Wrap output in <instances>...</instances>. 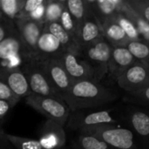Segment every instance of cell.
Wrapping results in <instances>:
<instances>
[{
	"label": "cell",
	"mask_w": 149,
	"mask_h": 149,
	"mask_svg": "<svg viewBox=\"0 0 149 149\" xmlns=\"http://www.w3.org/2000/svg\"><path fill=\"white\" fill-rule=\"evenodd\" d=\"M119 97L116 92L100 83L79 81L73 83L62 99L71 113H74L107 106L117 100Z\"/></svg>",
	"instance_id": "6da1fadb"
},
{
	"label": "cell",
	"mask_w": 149,
	"mask_h": 149,
	"mask_svg": "<svg viewBox=\"0 0 149 149\" xmlns=\"http://www.w3.org/2000/svg\"><path fill=\"white\" fill-rule=\"evenodd\" d=\"M93 135L113 149H136L137 142L134 133L120 125H104L90 127L79 132Z\"/></svg>",
	"instance_id": "7a4b0ae2"
},
{
	"label": "cell",
	"mask_w": 149,
	"mask_h": 149,
	"mask_svg": "<svg viewBox=\"0 0 149 149\" xmlns=\"http://www.w3.org/2000/svg\"><path fill=\"white\" fill-rule=\"evenodd\" d=\"M25 103L43 114L46 120H53L65 127L71 115L70 108L61 98L40 96L31 93L25 99Z\"/></svg>",
	"instance_id": "3957f363"
},
{
	"label": "cell",
	"mask_w": 149,
	"mask_h": 149,
	"mask_svg": "<svg viewBox=\"0 0 149 149\" xmlns=\"http://www.w3.org/2000/svg\"><path fill=\"white\" fill-rule=\"evenodd\" d=\"M20 69L26 77L31 93L40 96L62 99V97L51 86L42 69L40 61L31 58L25 62Z\"/></svg>",
	"instance_id": "277c9868"
},
{
	"label": "cell",
	"mask_w": 149,
	"mask_h": 149,
	"mask_svg": "<svg viewBox=\"0 0 149 149\" xmlns=\"http://www.w3.org/2000/svg\"><path fill=\"white\" fill-rule=\"evenodd\" d=\"M113 109L99 110L94 112L78 111L72 113L67 121L68 127L82 131L86 128L104 125H120V120L113 116Z\"/></svg>",
	"instance_id": "5b68a950"
},
{
	"label": "cell",
	"mask_w": 149,
	"mask_h": 149,
	"mask_svg": "<svg viewBox=\"0 0 149 149\" xmlns=\"http://www.w3.org/2000/svg\"><path fill=\"white\" fill-rule=\"evenodd\" d=\"M58 60L66 71L72 83L79 81H93L100 83L94 68L84 58L65 52Z\"/></svg>",
	"instance_id": "8992f818"
},
{
	"label": "cell",
	"mask_w": 149,
	"mask_h": 149,
	"mask_svg": "<svg viewBox=\"0 0 149 149\" xmlns=\"http://www.w3.org/2000/svg\"><path fill=\"white\" fill-rule=\"evenodd\" d=\"M113 46L104 38L81 50L80 56L86 60L96 71L100 81L108 72V62L112 54Z\"/></svg>",
	"instance_id": "52a82bcc"
},
{
	"label": "cell",
	"mask_w": 149,
	"mask_h": 149,
	"mask_svg": "<svg viewBox=\"0 0 149 149\" xmlns=\"http://www.w3.org/2000/svg\"><path fill=\"white\" fill-rule=\"evenodd\" d=\"M116 82L127 94L141 90L149 86V64L136 61L116 79Z\"/></svg>",
	"instance_id": "ba28073f"
},
{
	"label": "cell",
	"mask_w": 149,
	"mask_h": 149,
	"mask_svg": "<svg viewBox=\"0 0 149 149\" xmlns=\"http://www.w3.org/2000/svg\"><path fill=\"white\" fill-rule=\"evenodd\" d=\"M41 66L52 88L63 98L73 83L58 58L46 59Z\"/></svg>",
	"instance_id": "9c48e42d"
},
{
	"label": "cell",
	"mask_w": 149,
	"mask_h": 149,
	"mask_svg": "<svg viewBox=\"0 0 149 149\" xmlns=\"http://www.w3.org/2000/svg\"><path fill=\"white\" fill-rule=\"evenodd\" d=\"M38 140L43 149H62L66 141L64 127L53 120H46L41 127Z\"/></svg>",
	"instance_id": "30bf717a"
},
{
	"label": "cell",
	"mask_w": 149,
	"mask_h": 149,
	"mask_svg": "<svg viewBox=\"0 0 149 149\" xmlns=\"http://www.w3.org/2000/svg\"><path fill=\"white\" fill-rule=\"evenodd\" d=\"M13 23L24 45L36 59L37 44L42 32L44 31L45 24L30 19L18 18H16Z\"/></svg>",
	"instance_id": "8fae6325"
},
{
	"label": "cell",
	"mask_w": 149,
	"mask_h": 149,
	"mask_svg": "<svg viewBox=\"0 0 149 149\" xmlns=\"http://www.w3.org/2000/svg\"><path fill=\"white\" fill-rule=\"evenodd\" d=\"M0 81L4 83L20 100L25 99L31 93L26 77L20 68L0 67Z\"/></svg>",
	"instance_id": "7c38bea8"
},
{
	"label": "cell",
	"mask_w": 149,
	"mask_h": 149,
	"mask_svg": "<svg viewBox=\"0 0 149 149\" xmlns=\"http://www.w3.org/2000/svg\"><path fill=\"white\" fill-rule=\"evenodd\" d=\"M93 16L100 25L121 13L125 0H88Z\"/></svg>",
	"instance_id": "4fadbf2b"
},
{
	"label": "cell",
	"mask_w": 149,
	"mask_h": 149,
	"mask_svg": "<svg viewBox=\"0 0 149 149\" xmlns=\"http://www.w3.org/2000/svg\"><path fill=\"white\" fill-rule=\"evenodd\" d=\"M35 58L30 52L17 29L0 42V63L12 57Z\"/></svg>",
	"instance_id": "5bb4252c"
},
{
	"label": "cell",
	"mask_w": 149,
	"mask_h": 149,
	"mask_svg": "<svg viewBox=\"0 0 149 149\" xmlns=\"http://www.w3.org/2000/svg\"><path fill=\"white\" fill-rule=\"evenodd\" d=\"M137 60L133 57L127 47H113L108 62L107 74L111 79H116Z\"/></svg>",
	"instance_id": "9a60e30c"
},
{
	"label": "cell",
	"mask_w": 149,
	"mask_h": 149,
	"mask_svg": "<svg viewBox=\"0 0 149 149\" xmlns=\"http://www.w3.org/2000/svg\"><path fill=\"white\" fill-rule=\"evenodd\" d=\"M64 52L58 40L49 31H44L37 44L36 59L43 62L49 58H58Z\"/></svg>",
	"instance_id": "2e32d148"
},
{
	"label": "cell",
	"mask_w": 149,
	"mask_h": 149,
	"mask_svg": "<svg viewBox=\"0 0 149 149\" xmlns=\"http://www.w3.org/2000/svg\"><path fill=\"white\" fill-rule=\"evenodd\" d=\"M76 39L81 50L104 39L101 27L94 17L86 20L78 27Z\"/></svg>",
	"instance_id": "e0dca14e"
},
{
	"label": "cell",
	"mask_w": 149,
	"mask_h": 149,
	"mask_svg": "<svg viewBox=\"0 0 149 149\" xmlns=\"http://www.w3.org/2000/svg\"><path fill=\"white\" fill-rule=\"evenodd\" d=\"M127 118L134 133L141 139L149 140V112L132 106L127 109Z\"/></svg>",
	"instance_id": "ac0fdd59"
},
{
	"label": "cell",
	"mask_w": 149,
	"mask_h": 149,
	"mask_svg": "<svg viewBox=\"0 0 149 149\" xmlns=\"http://www.w3.org/2000/svg\"><path fill=\"white\" fill-rule=\"evenodd\" d=\"M44 31L52 33L58 40L65 52L72 53L77 56H80L81 47L79 46L77 39L75 38V37L65 31L58 22L45 24Z\"/></svg>",
	"instance_id": "d6986e66"
},
{
	"label": "cell",
	"mask_w": 149,
	"mask_h": 149,
	"mask_svg": "<svg viewBox=\"0 0 149 149\" xmlns=\"http://www.w3.org/2000/svg\"><path fill=\"white\" fill-rule=\"evenodd\" d=\"M101 30L104 38L113 47H126L130 41L115 19L103 24Z\"/></svg>",
	"instance_id": "ffe728a7"
},
{
	"label": "cell",
	"mask_w": 149,
	"mask_h": 149,
	"mask_svg": "<svg viewBox=\"0 0 149 149\" xmlns=\"http://www.w3.org/2000/svg\"><path fill=\"white\" fill-rule=\"evenodd\" d=\"M65 7L74 19L77 29L86 20L93 17L88 0H65Z\"/></svg>",
	"instance_id": "44dd1931"
},
{
	"label": "cell",
	"mask_w": 149,
	"mask_h": 149,
	"mask_svg": "<svg viewBox=\"0 0 149 149\" xmlns=\"http://www.w3.org/2000/svg\"><path fill=\"white\" fill-rule=\"evenodd\" d=\"M121 13L133 22L140 33L141 39L147 43H149V22L143 18L137 11H135L130 6L127 0H125L124 2Z\"/></svg>",
	"instance_id": "7402d4cb"
},
{
	"label": "cell",
	"mask_w": 149,
	"mask_h": 149,
	"mask_svg": "<svg viewBox=\"0 0 149 149\" xmlns=\"http://www.w3.org/2000/svg\"><path fill=\"white\" fill-rule=\"evenodd\" d=\"M75 149H113L99 138L86 134H79L74 143Z\"/></svg>",
	"instance_id": "603a6c76"
},
{
	"label": "cell",
	"mask_w": 149,
	"mask_h": 149,
	"mask_svg": "<svg viewBox=\"0 0 149 149\" xmlns=\"http://www.w3.org/2000/svg\"><path fill=\"white\" fill-rule=\"evenodd\" d=\"M65 9V0H47L45 6V24L58 22Z\"/></svg>",
	"instance_id": "cb8c5ba5"
},
{
	"label": "cell",
	"mask_w": 149,
	"mask_h": 149,
	"mask_svg": "<svg viewBox=\"0 0 149 149\" xmlns=\"http://www.w3.org/2000/svg\"><path fill=\"white\" fill-rule=\"evenodd\" d=\"M25 0H0V10L10 21H14L24 5Z\"/></svg>",
	"instance_id": "d4e9b609"
},
{
	"label": "cell",
	"mask_w": 149,
	"mask_h": 149,
	"mask_svg": "<svg viewBox=\"0 0 149 149\" xmlns=\"http://www.w3.org/2000/svg\"><path fill=\"white\" fill-rule=\"evenodd\" d=\"M126 47L137 61L149 64V43L143 40L129 41Z\"/></svg>",
	"instance_id": "484cf974"
},
{
	"label": "cell",
	"mask_w": 149,
	"mask_h": 149,
	"mask_svg": "<svg viewBox=\"0 0 149 149\" xmlns=\"http://www.w3.org/2000/svg\"><path fill=\"white\" fill-rule=\"evenodd\" d=\"M5 136L14 149H43L38 139L17 136L5 133Z\"/></svg>",
	"instance_id": "4316f807"
},
{
	"label": "cell",
	"mask_w": 149,
	"mask_h": 149,
	"mask_svg": "<svg viewBox=\"0 0 149 149\" xmlns=\"http://www.w3.org/2000/svg\"><path fill=\"white\" fill-rule=\"evenodd\" d=\"M123 100L129 105L149 107V86L136 93L130 94L127 93L124 96Z\"/></svg>",
	"instance_id": "83f0119b"
},
{
	"label": "cell",
	"mask_w": 149,
	"mask_h": 149,
	"mask_svg": "<svg viewBox=\"0 0 149 149\" xmlns=\"http://www.w3.org/2000/svg\"><path fill=\"white\" fill-rule=\"evenodd\" d=\"M115 21L123 29V31H125L126 35L127 36V38H129L130 41H139V40H142L141 38V36H140V33H139L137 28L135 27V25L133 24V22L131 20H129L122 13L119 14L116 17Z\"/></svg>",
	"instance_id": "f1b7e54d"
},
{
	"label": "cell",
	"mask_w": 149,
	"mask_h": 149,
	"mask_svg": "<svg viewBox=\"0 0 149 149\" xmlns=\"http://www.w3.org/2000/svg\"><path fill=\"white\" fill-rule=\"evenodd\" d=\"M58 23L65 31H67L68 33H70L71 35L75 37V38H76L77 24H76L74 19L72 18V17L71 16V14L69 13V11L67 10L66 7L63 10Z\"/></svg>",
	"instance_id": "f546056e"
},
{
	"label": "cell",
	"mask_w": 149,
	"mask_h": 149,
	"mask_svg": "<svg viewBox=\"0 0 149 149\" xmlns=\"http://www.w3.org/2000/svg\"><path fill=\"white\" fill-rule=\"evenodd\" d=\"M130 6L149 22V0H127Z\"/></svg>",
	"instance_id": "4dcf8cb0"
},
{
	"label": "cell",
	"mask_w": 149,
	"mask_h": 149,
	"mask_svg": "<svg viewBox=\"0 0 149 149\" xmlns=\"http://www.w3.org/2000/svg\"><path fill=\"white\" fill-rule=\"evenodd\" d=\"M44 1L45 0H25L24 5L17 18L18 19L27 18V17L31 12H33L39 5H41Z\"/></svg>",
	"instance_id": "1f68e13d"
},
{
	"label": "cell",
	"mask_w": 149,
	"mask_h": 149,
	"mask_svg": "<svg viewBox=\"0 0 149 149\" xmlns=\"http://www.w3.org/2000/svg\"><path fill=\"white\" fill-rule=\"evenodd\" d=\"M0 100H7L16 106L21 100L18 99L11 91L10 89L2 81H0Z\"/></svg>",
	"instance_id": "d6a6232c"
},
{
	"label": "cell",
	"mask_w": 149,
	"mask_h": 149,
	"mask_svg": "<svg viewBox=\"0 0 149 149\" xmlns=\"http://www.w3.org/2000/svg\"><path fill=\"white\" fill-rule=\"evenodd\" d=\"M46 2L47 0H45L41 5H39L33 12H31L27 18L25 19H30L33 20L38 23H41L45 24V6H46Z\"/></svg>",
	"instance_id": "836d02e7"
},
{
	"label": "cell",
	"mask_w": 149,
	"mask_h": 149,
	"mask_svg": "<svg viewBox=\"0 0 149 149\" xmlns=\"http://www.w3.org/2000/svg\"><path fill=\"white\" fill-rule=\"evenodd\" d=\"M15 30L16 27L14 25L13 21L8 20L3 23H0V42Z\"/></svg>",
	"instance_id": "e575fe53"
},
{
	"label": "cell",
	"mask_w": 149,
	"mask_h": 149,
	"mask_svg": "<svg viewBox=\"0 0 149 149\" xmlns=\"http://www.w3.org/2000/svg\"><path fill=\"white\" fill-rule=\"evenodd\" d=\"M13 107L15 106L10 101L0 100V120L3 119V117L8 113L10 109Z\"/></svg>",
	"instance_id": "d590c367"
},
{
	"label": "cell",
	"mask_w": 149,
	"mask_h": 149,
	"mask_svg": "<svg viewBox=\"0 0 149 149\" xmlns=\"http://www.w3.org/2000/svg\"><path fill=\"white\" fill-rule=\"evenodd\" d=\"M0 149H14L5 136V132L0 127Z\"/></svg>",
	"instance_id": "8d00e7d4"
},
{
	"label": "cell",
	"mask_w": 149,
	"mask_h": 149,
	"mask_svg": "<svg viewBox=\"0 0 149 149\" xmlns=\"http://www.w3.org/2000/svg\"><path fill=\"white\" fill-rule=\"evenodd\" d=\"M5 21H8V19L3 15V13H2L1 10H0V23H3V22H5Z\"/></svg>",
	"instance_id": "74e56055"
}]
</instances>
